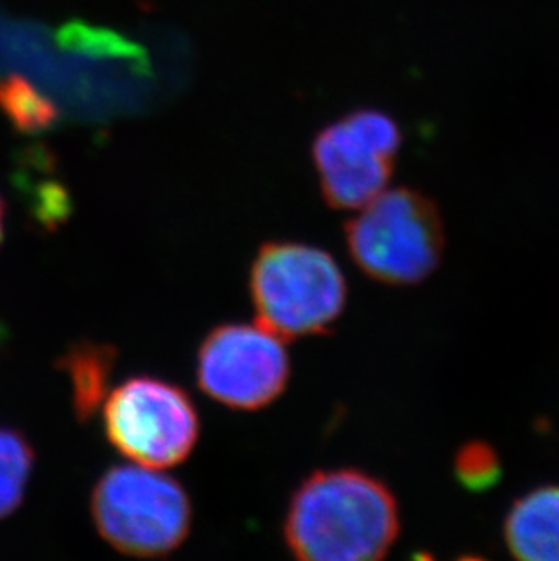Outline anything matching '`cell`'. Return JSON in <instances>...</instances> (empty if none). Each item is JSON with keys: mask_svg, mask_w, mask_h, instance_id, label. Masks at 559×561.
<instances>
[{"mask_svg": "<svg viewBox=\"0 0 559 561\" xmlns=\"http://www.w3.org/2000/svg\"><path fill=\"white\" fill-rule=\"evenodd\" d=\"M400 533L398 503L378 478L356 469L312 472L290 496L284 540L304 561H373Z\"/></svg>", "mask_w": 559, "mask_h": 561, "instance_id": "6da1fadb", "label": "cell"}, {"mask_svg": "<svg viewBox=\"0 0 559 561\" xmlns=\"http://www.w3.org/2000/svg\"><path fill=\"white\" fill-rule=\"evenodd\" d=\"M249 293L259 325L287 340L328 333L347 302L345 276L333 256L300 242L262 245Z\"/></svg>", "mask_w": 559, "mask_h": 561, "instance_id": "7a4b0ae2", "label": "cell"}, {"mask_svg": "<svg viewBox=\"0 0 559 561\" xmlns=\"http://www.w3.org/2000/svg\"><path fill=\"white\" fill-rule=\"evenodd\" d=\"M91 516L102 540L115 551L160 558L187 540L193 505L179 480L135 463L112 467L99 478Z\"/></svg>", "mask_w": 559, "mask_h": 561, "instance_id": "3957f363", "label": "cell"}, {"mask_svg": "<svg viewBox=\"0 0 559 561\" xmlns=\"http://www.w3.org/2000/svg\"><path fill=\"white\" fill-rule=\"evenodd\" d=\"M354 264L387 286H414L438 267L444 222L438 207L418 191L386 190L345 224Z\"/></svg>", "mask_w": 559, "mask_h": 561, "instance_id": "277c9868", "label": "cell"}, {"mask_svg": "<svg viewBox=\"0 0 559 561\" xmlns=\"http://www.w3.org/2000/svg\"><path fill=\"white\" fill-rule=\"evenodd\" d=\"M110 444L124 458L149 469L187 460L201 435L195 403L182 387L151 378H129L106 397L102 411Z\"/></svg>", "mask_w": 559, "mask_h": 561, "instance_id": "5b68a950", "label": "cell"}, {"mask_svg": "<svg viewBox=\"0 0 559 561\" xmlns=\"http://www.w3.org/2000/svg\"><path fill=\"white\" fill-rule=\"evenodd\" d=\"M400 146L395 118L376 110L349 113L323 127L312 142L323 201L342 211L369 204L387 190Z\"/></svg>", "mask_w": 559, "mask_h": 561, "instance_id": "8992f818", "label": "cell"}, {"mask_svg": "<svg viewBox=\"0 0 559 561\" xmlns=\"http://www.w3.org/2000/svg\"><path fill=\"white\" fill-rule=\"evenodd\" d=\"M289 378L284 342L262 325H218L196 355V381L202 392L238 411L267 408L285 391Z\"/></svg>", "mask_w": 559, "mask_h": 561, "instance_id": "52a82bcc", "label": "cell"}, {"mask_svg": "<svg viewBox=\"0 0 559 561\" xmlns=\"http://www.w3.org/2000/svg\"><path fill=\"white\" fill-rule=\"evenodd\" d=\"M509 551L525 561H559V488L534 489L505 522Z\"/></svg>", "mask_w": 559, "mask_h": 561, "instance_id": "ba28073f", "label": "cell"}, {"mask_svg": "<svg viewBox=\"0 0 559 561\" xmlns=\"http://www.w3.org/2000/svg\"><path fill=\"white\" fill-rule=\"evenodd\" d=\"M116 356L118 351L112 344L84 340L71 345L60 358V369L71 381L75 414L80 422L93 419L106 400Z\"/></svg>", "mask_w": 559, "mask_h": 561, "instance_id": "9c48e42d", "label": "cell"}, {"mask_svg": "<svg viewBox=\"0 0 559 561\" xmlns=\"http://www.w3.org/2000/svg\"><path fill=\"white\" fill-rule=\"evenodd\" d=\"M35 453L19 431L0 427V519L15 513L32 477Z\"/></svg>", "mask_w": 559, "mask_h": 561, "instance_id": "30bf717a", "label": "cell"}, {"mask_svg": "<svg viewBox=\"0 0 559 561\" xmlns=\"http://www.w3.org/2000/svg\"><path fill=\"white\" fill-rule=\"evenodd\" d=\"M458 477L467 488L483 489L497 482L498 460L487 445H467L456 460Z\"/></svg>", "mask_w": 559, "mask_h": 561, "instance_id": "8fae6325", "label": "cell"}, {"mask_svg": "<svg viewBox=\"0 0 559 561\" xmlns=\"http://www.w3.org/2000/svg\"><path fill=\"white\" fill-rule=\"evenodd\" d=\"M2 220H4V206H2V201H0V242H2Z\"/></svg>", "mask_w": 559, "mask_h": 561, "instance_id": "7c38bea8", "label": "cell"}]
</instances>
